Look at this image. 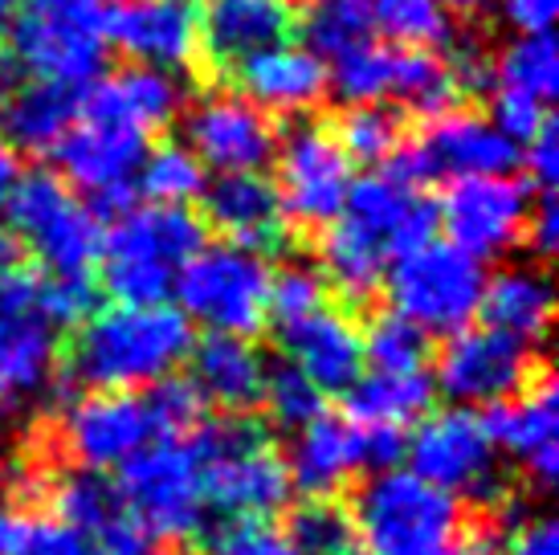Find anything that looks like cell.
Wrapping results in <instances>:
<instances>
[{
	"label": "cell",
	"instance_id": "obj_36",
	"mask_svg": "<svg viewBox=\"0 0 559 555\" xmlns=\"http://www.w3.org/2000/svg\"><path fill=\"white\" fill-rule=\"evenodd\" d=\"M495 82L507 91H523L539 103H551L559 91V54L551 33H519L502 46Z\"/></svg>",
	"mask_w": 559,
	"mask_h": 555
},
{
	"label": "cell",
	"instance_id": "obj_47",
	"mask_svg": "<svg viewBox=\"0 0 559 555\" xmlns=\"http://www.w3.org/2000/svg\"><path fill=\"white\" fill-rule=\"evenodd\" d=\"M539 258H551L559 246V204H556V188H535L531 197V216H527V233H523Z\"/></svg>",
	"mask_w": 559,
	"mask_h": 555
},
{
	"label": "cell",
	"instance_id": "obj_41",
	"mask_svg": "<svg viewBox=\"0 0 559 555\" xmlns=\"http://www.w3.org/2000/svg\"><path fill=\"white\" fill-rule=\"evenodd\" d=\"M425 355H429V335L404 323L401 315L376 319L372 331L364 335V364L380 371H420Z\"/></svg>",
	"mask_w": 559,
	"mask_h": 555
},
{
	"label": "cell",
	"instance_id": "obj_43",
	"mask_svg": "<svg viewBox=\"0 0 559 555\" xmlns=\"http://www.w3.org/2000/svg\"><path fill=\"white\" fill-rule=\"evenodd\" d=\"M547 119H551V115H547V103L531 98V94L507 91V86H495V94H490V123L511 139V143L535 139V131H539Z\"/></svg>",
	"mask_w": 559,
	"mask_h": 555
},
{
	"label": "cell",
	"instance_id": "obj_48",
	"mask_svg": "<svg viewBox=\"0 0 559 555\" xmlns=\"http://www.w3.org/2000/svg\"><path fill=\"white\" fill-rule=\"evenodd\" d=\"M404 458V429H384V425H359V470H396Z\"/></svg>",
	"mask_w": 559,
	"mask_h": 555
},
{
	"label": "cell",
	"instance_id": "obj_21",
	"mask_svg": "<svg viewBox=\"0 0 559 555\" xmlns=\"http://www.w3.org/2000/svg\"><path fill=\"white\" fill-rule=\"evenodd\" d=\"M278 340L286 359L319 392H347L364 376V331L331 303L278 323Z\"/></svg>",
	"mask_w": 559,
	"mask_h": 555
},
{
	"label": "cell",
	"instance_id": "obj_34",
	"mask_svg": "<svg viewBox=\"0 0 559 555\" xmlns=\"http://www.w3.org/2000/svg\"><path fill=\"white\" fill-rule=\"evenodd\" d=\"M372 29L401 49H450L457 42L453 13L437 0H372Z\"/></svg>",
	"mask_w": 559,
	"mask_h": 555
},
{
	"label": "cell",
	"instance_id": "obj_28",
	"mask_svg": "<svg viewBox=\"0 0 559 555\" xmlns=\"http://www.w3.org/2000/svg\"><path fill=\"white\" fill-rule=\"evenodd\" d=\"M237 86L253 107L265 115H295V110H311L326 94V66L319 62L314 49L302 46H278L253 54L234 70Z\"/></svg>",
	"mask_w": 559,
	"mask_h": 555
},
{
	"label": "cell",
	"instance_id": "obj_14",
	"mask_svg": "<svg viewBox=\"0 0 559 555\" xmlns=\"http://www.w3.org/2000/svg\"><path fill=\"white\" fill-rule=\"evenodd\" d=\"M404 458L417 479L453 498H495L498 491V446L486 421L466 404L420 416L404 441Z\"/></svg>",
	"mask_w": 559,
	"mask_h": 555
},
{
	"label": "cell",
	"instance_id": "obj_19",
	"mask_svg": "<svg viewBox=\"0 0 559 555\" xmlns=\"http://www.w3.org/2000/svg\"><path fill=\"white\" fill-rule=\"evenodd\" d=\"M107 42L119 46L135 66L188 70L197 62V9L188 0H123L107 9Z\"/></svg>",
	"mask_w": 559,
	"mask_h": 555
},
{
	"label": "cell",
	"instance_id": "obj_7",
	"mask_svg": "<svg viewBox=\"0 0 559 555\" xmlns=\"http://www.w3.org/2000/svg\"><path fill=\"white\" fill-rule=\"evenodd\" d=\"M204 503L229 519H270L290 498V474L274 441L249 416H225L192 433Z\"/></svg>",
	"mask_w": 559,
	"mask_h": 555
},
{
	"label": "cell",
	"instance_id": "obj_29",
	"mask_svg": "<svg viewBox=\"0 0 559 555\" xmlns=\"http://www.w3.org/2000/svg\"><path fill=\"white\" fill-rule=\"evenodd\" d=\"M359 470V425L343 416H311L295 429V446L286 458L290 486L311 498H331Z\"/></svg>",
	"mask_w": 559,
	"mask_h": 555
},
{
	"label": "cell",
	"instance_id": "obj_9",
	"mask_svg": "<svg viewBox=\"0 0 559 555\" xmlns=\"http://www.w3.org/2000/svg\"><path fill=\"white\" fill-rule=\"evenodd\" d=\"M270 278L262 253L225 241L197 249L171 294H180L188 323H201L209 335L249 340L270 319Z\"/></svg>",
	"mask_w": 559,
	"mask_h": 555
},
{
	"label": "cell",
	"instance_id": "obj_27",
	"mask_svg": "<svg viewBox=\"0 0 559 555\" xmlns=\"http://www.w3.org/2000/svg\"><path fill=\"white\" fill-rule=\"evenodd\" d=\"M82 91L37 82V78H13L0 86V139L13 152L46 155L79 123Z\"/></svg>",
	"mask_w": 559,
	"mask_h": 555
},
{
	"label": "cell",
	"instance_id": "obj_15",
	"mask_svg": "<svg viewBox=\"0 0 559 555\" xmlns=\"http://www.w3.org/2000/svg\"><path fill=\"white\" fill-rule=\"evenodd\" d=\"M531 216V185L514 176H462L453 180L445 201L437 204V221L450 233V246L474 262L507 258Z\"/></svg>",
	"mask_w": 559,
	"mask_h": 555
},
{
	"label": "cell",
	"instance_id": "obj_11",
	"mask_svg": "<svg viewBox=\"0 0 559 555\" xmlns=\"http://www.w3.org/2000/svg\"><path fill=\"white\" fill-rule=\"evenodd\" d=\"M119 494L147 540H188L204 523L201 458L192 437H164L119 465Z\"/></svg>",
	"mask_w": 559,
	"mask_h": 555
},
{
	"label": "cell",
	"instance_id": "obj_12",
	"mask_svg": "<svg viewBox=\"0 0 559 555\" xmlns=\"http://www.w3.org/2000/svg\"><path fill=\"white\" fill-rule=\"evenodd\" d=\"M62 327L41 298V278L0 274V413H21L49 392Z\"/></svg>",
	"mask_w": 559,
	"mask_h": 555
},
{
	"label": "cell",
	"instance_id": "obj_31",
	"mask_svg": "<svg viewBox=\"0 0 559 555\" xmlns=\"http://www.w3.org/2000/svg\"><path fill=\"white\" fill-rule=\"evenodd\" d=\"M551 307H556V294L539 265H507L495 278H486L478 315L490 331L535 347L551 327Z\"/></svg>",
	"mask_w": 559,
	"mask_h": 555
},
{
	"label": "cell",
	"instance_id": "obj_46",
	"mask_svg": "<svg viewBox=\"0 0 559 555\" xmlns=\"http://www.w3.org/2000/svg\"><path fill=\"white\" fill-rule=\"evenodd\" d=\"M498 555H559V527L551 515H519L498 540Z\"/></svg>",
	"mask_w": 559,
	"mask_h": 555
},
{
	"label": "cell",
	"instance_id": "obj_45",
	"mask_svg": "<svg viewBox=\"0 0 559 555\" xmlns=\"http://www.w3.org/2000/svg\"><path fill=\"white\" fill-rule=\"evenodd\" d=\"M41 298H46L49 315L58 319V327H74L94 310V298H98V291H94L91 274H82V278L46 274V278H41Z\"/></svg>",
	"mask_w": 559,
	"mask_h": 555
},
{
	"label": "cell",
	"instance_id": "obj_20",
	"mask_svg": "<svg viewBox=\"0 0 559 555\" xmlns=\"http://www.w3.org/2000/svg\"><path fill=\"white\" fill-rule=\"evenodd\" d=\"M185 103L188 91L176 74L156 70V66H127L110 78H94L82 91L79 119L131 127L140 135H152L176 123Z\"/></svg>",
	"mask_w": 559,
	"mask_h": 555
},
{
	"label": "cell",
	"instance_id": "obj_17",
	"mask_svg": "<svg viewBox=\"0 0 559 555\" xmlns=\"http://www.w3.org/2000/svg\"><path fill=\"white\" fill-rule=\"evenodd\" d=\"M535 355L527 343L498 335L490 327H466L450 335V347L437 359V380L450 401L457 404H502L531 385Z\"/></svg>",
	"mask_w": 559,
	"mask_h": 555
},
{
	"label": "cell",
	"instance_id": "obj_4",
	"mask_svg": "<svg viewBox=\"0 0 559 555\" xmlns=\"http://www.w3.org/2000/svg\"><path fill=\"white\" fill-rule=\"evenodd\" d=\"M204 246V221L188 204H147L115 216L103 237V291L127 307L168 303L176 278Z\"/></svg>",
	"mask_w": 559,
	"mask_h": 555
},
{
	"label": "cell",
	"instance_id": "obj_25",
	"mask_svg": "<svg viewBox=\"0 0 559 555\" xmlns=\"http://www.w3.org/2000/svg\"><path fill=\"white\" fill-rule=\"evenodd\" d=\"M53 510L70 523L94 552L103 555H147V535L131 519L123 494L115 482L103 479V470H74L53 486Z\"/></svg>",
	"mask_w": 559,
	"mask_h": 555
},
{
	"label": "cell",
	"instance_id": "obj_51",
	"mask_svg": "<svg viewBox=\"0 0 559 555\" xmlns=\"http://www.w3.org/2000/svg\"><path fill=\"white\" fill-rule=\"evenodd\" d=\"M16 180H21V152H13V147L0 139V209L13 197Z\"/></svg>",
	"mask_w": 559,
	"mask_h": 555
},
{
	"label": "cell",
	"instance_id": "obj_3",
	"mask_svg": "<svg viewBox=\"0 0 559 555\" xmlns=\"http://www.w3.org/2000/svg\"><path fill=\"white\" fill-rule=\"evenodd\" d=\"M192 352V323L180 310L127 307L115 303L107 310H91L82 319L70 371L86 388H152L168 380Z\"/></svg>",
	"mask_w": 559,
	"mask_h": 555
},
{
	"label": "cell",
	"instance_id": "obj_54",
	"mask_svg": "<svg viewBox=\"0 0 559 555\" xmlns=\"http://www.w3.org/2000/svg\"><path fill=\"white\" fill-rule=\"evenodd\" d=\"M13 265H16V241L9 229H0V274L13 270Z\"/></svg>",
	"mask_w": 559,
	"mask_h": 555
},
{
	"label": "cell",
	"instance_id": "obj_30",
	"mask_svg": "<svg viewBox=\"0 0 559 555\" xmlns=\"http://www.w3.org/2000/svg\"><path fill=\"white\" fill-rule=\"evenodd\" d=\"M192 364V380L201 401L221 404L225 413H246L262 401L265 385V359L246 340L237 335H209V340L192 343L188 352Z\"/></svg>",
	"mask_w": 559,
	"mask_h": 555
},
{
	"label": "cell",
	"instance_id": "obj_52",
	"mask_svg": "<svg viewBox=\"0 0 559 555\" xmlns=\"http://www.w3.org/2000/svg\"><path fill=\"white\" fill-rule=\"evenodd\" d=\"M445 13H457V16H478L490 9V0H437Z\"/></svg>",
	"mask_w": 559,
	"mask_h": 555
},
{
	"label": "cell",
	"instance_id": "obj_8",
	"mask_svg": "<svg viewBox=\"0 0 559 555\" xmlns=\"http://www.w3.org/2000/svg\"><path fill=\"white\" fill-rule=\"evenodd\" d=\"M4 209L13 241L29 249L46 274L82 278L94 270L103 253V221L62 176L46 168L21 172Z\"/></svg>",
	"mask_w": 559,
	"mask_h": 555
},
{
	"label": "cell",
	"instance_id": "obj_42",
	"mask_svg": "<svg viewBox=\"0 0 559 555\" xmlns=\"http://www.w3.org/2000/svg\"><path fill=\"white\" fill-rule=\"evenodd\" d=\"M262 401H265V409H270V416H274L278 425H286V429H298V425H307L311 416L323 413V392H319L295 364L265 368Z\"/></svg>",
	"mask_w": 559,
	"mask_h": 555
},
{
	"label": "cell",
	"instance_id": "obj_40",
	"mask_svg": "<svg viewBox=\"0 0 559 555\" xmlns=\"http://www.w3.org/2000/svg\"><path fill=\"white\" fill-rule=\"evenodd\" d=\"M302 33L319 58H335L340 49L368 42L372 33V0H307Z\"/></svg>",
	"mask_w": 559,
	"mask_h": 555
},
{
	"label": "cell",
	"instance_id": "obj_50",
	"mask_svg": "<svg viewBox=\"0 0 559 555\" xmlns=\"http://www.w3.org/2000/svg\"><path fill=\"white\" fill-rule=\"evenodd\" d=\"M502 13L519 33H547L551 21H556V4L559 0H498Z\"/></svg>",
	"mask_w": 559,
	"mask_h": 555
},
{
	"label": "cell",
	"instance_id": "obj_33",
	"mask_svg": "<svg viewBox=\"0 0 559 555\" xmlns=\"http://www.w3.org/2000/svg\"><path fill=\"white\" fill-rule=\"evenodd\" d=\"M392 82H396V46H376V42L340 49L326 70V86L347 107L384 103L392 98Z\"/></svg>",
	"mask_w": 559,
	"mask_h": 555
},
{
	"label": "cell",
	"instance_id": "obj_6",
	"mask_svg": "<svg viewBox=\"0 0 559 555\" xmlns=\"http://www.w3.org/2000/svg\"><path fill=\"white\" fill-rule=\"evenodd\" d=\"M107 46L98 0H25L9 29V66L21 78L86 91L107 70Z\"/></svg>",
	"mask_w": 559,
	"mask_h": 555
},
{
	"label": "cell",
	"instance_id": "obj_18",
	"mask_svg": "<svg viewBox=\"0 0 559 555\" xmlns=\"http://www.w3.org/2000/svg\"><path fill=\"white\" fill-rule=\"evenodd\" d=\"M295 29L298 13L290 0H209L204 13H197V58L213 74H234L253 54L290 46Z\"/></svg>",
	"mask_w": 559,
	"mask_h": 555
},
{
	"label": "cell",
	"instance_id": "obj_39",
	"mask_svg": "<svg viewBox=\"0 0 559 555\" xmlns=\"http://www.w3.org/2000/svg\"><path fill=\"white\" fill-rule=\"evenodd\" d=\"M295 555H356L359 535L352 515L326 498H311L290 515V527L282 531Z\"/></svg>",
	"mask_w": 559,
	"mask_h": 555
},
{
	"label": "cell",
	"instance_id": "obj_49",
	"mask_svg": "<svg viewBox=\"0 0 559 555\" xmlns=\"http://www.w3.org/2000/svg\"><path fill=\"white\" fill-rule=\"evenodd\" d=\"M527 185L535 188H556V176H559V143H556V123L547 119L535 139H527Z\"/></svg>",
	"mask_w": 559,
	"mask_h": 555
},
{
	"label": "cell",
	"instance_id": "obj_35",
	"mask_svg": "<svg viewBox=\"0 0 559 555\" xmlns=\"http://www.w3.org/2000/svg\"><path fill=\"white\" fill-rule=\"evenodd\" d=\"M0 555H94V547L58 515H37L0 498Z\"/></svg>",
	"mask_w": 559,
	"mask_h": 555
},
{
	"label": "cell",
	"instance_id": "obj_10",
	"mask_svg": "<svg viewBox=\"0 0 559 555\" xmlns=\"http://www.w3.org/2000/svg\"><path fill=\"white\" fill-rule=\"evenodd\" d=\"M392 315L413 323L425 335H457L478 315L481 303V262L450 241H425L401 253L384 270Z\"/></svg>",
	"mask_w": 559,
	"mask_h": 555
},
{
	"label": "cell",
	"instance_id": "obj_22",
	"mask_svg": "<svg viewBox=\"0 0 559 555\" xmlns=\"http://www.w3.org/2000/svg\"><path fill=\"white\" fill-rule=\"evenodd\" d=\"M204 229L225 233L229 246L270 253L286 246V213H282L278 188L262 172H221L201 192Z\"/></svg>",
	"mask_w": 559,
	"mask_h": 555
},
{
	"label": "cell",
	"instance_id": "obj_55",
	"mask_svg": "<svg viewBox=\"0 0 559 555\" xmlns=\"http://www.w3.org/2000/svg\"><path fill=\"white\" fill-rule=\"evenodd\" d=\"M453 555H486V547H481V543H469V540H466Z\"/></svg>",
	"mask_w": 559,
	"mask_h": 555
},
{
	"label": "cell",
	"instance_id": "obj_23",
	"mask_svg": "<svg viewBox=\"0 0 559 555\" xmlns=\"http://www.w3.org/2000/svg\"><path fill=\"white\" fill-rule=\"evenodd\" d=\"M53 155L62 164L66 180L82 188L86 201H94V197H107V192L135 188V176L147 160V135L131 131V127L79 119L66 131L62 143L53 147Z\"/></svg>",
	"mask_w": 559,
	"mask_h": 555
},
{
	"label": "cell",
	"instance_id": "obj_32",
	"mask_svg": "<svg viewBox=\"0 0 559 555\" xmlns=\"http://www.w3.org/2000/svg\"><path fill=\"white\" fill-rule=\"evenodd\" d=\"M433 401V376L420 371H380L372 368L347 388L352 421L356 425H384V429H404L425 416Z\"/></svg>",
	"mask_w": 559,
	"mask_h": 555
},
{
	"label": "cell",
	"instance_id": "obj_1",
	"mask_svg": "<svg viewBox=\"0 0 559 555\" xmlns=\"http://www.w3.org/2000/svg\"><path fill=\"white\" fill-rule=\"evenodd\" d=\"M433 229L437 204L433 197H425V188H408L384 172L352 180L343 213L326 225L319 241L323 282H331L343 298L364 303L401 253L433 241Z\"/></svg>",
	"mask_w": 559,
	"mask_h": 555
},
{
	"label": "cell",
	"instance_id": "obj_16",
	"mask_svg": "<svg viewBox=\"0 0 559 555\" xmlns=\"http://www.w3.org/2000/svg\"><path fill=\"white\" fill-rule=\"evenodd\" d=\"M185 147L213 172H262L278 152V127L246 94L217 91L180 110Z\"/></svg>",
	"mask_w": 559,
	"mask_h": 555
},
{
	"label": "cell",
	"instance_id": "obj_13",
	"mask_svg": "<svg viewBox=\"0 0 559 555\" xmlns=\"http://www.w3.org/2000/svg\"><path fill=\"white\" fill-rule=\"evenodd\" d=\"M278 201L286 225L323 233L343 213L352 188V160L335 139V127L302 119L278 135Z\"/></svg>",
	"mask_w": 559,
	"mask_h": 555
},
{
	"label": "cell",
	"instance_id": "obj_44",
	"mask_svg": "<svg viewBox=\"0 0 559 555\" xmlns=\"http://www.w3.org/2000/svg\"><path fill=\"white\" fill-rule=\"evenodd\" d=\"M213 555H295L290 543L265 519H229L213 540Z\"/></svg>",
	"mask_w": 559,
	"mask_h": 555
},
{
	"label": "cell",
	"instance_id": "obj_26",
	"mask_svg": "<svg viewBox=\"0 0 559 555\" xmlns=\"http://www.w3.org/2000/svg\"><path fill=\"white\" fill-rule=\"evenodd\" d=\"M481 421L495 437V446L507 449L535 486H551L559 479V413L551 380L535 388L527 385L511 404H490V413Z\"/></svg>",
	"mask_w": 559,
	"mask_h": 555
},
{
	"label": "cell",
	"instance_id": "obj_24",
	"mask_svg": "<svg viewBox=\"0 0 559 555\" xmlns=\"http://www.w3.org/2000/svg\"><path fill=\"white\" fill-rule=\"evenodd\" d=\"M425 164L433 172V180L450 176H511L523 164L519 143L502 135L490 119H481L474 110H450L425 123L417 139Z\"/></svg>",
	"mask_w": 559,
	"mask_h": 555
},
{
	"label": "cell",
	"instance_id": "obj_2",
	"mask_svg": "<svg viewBox=\"0 0 559 555\" xmlns=\"http://www.w3.org/2000/svg\"><path fill=\"white\" fill-rule=\"evenodd\" d=\"M201 421V397L188 380H159L152 388L86 392L66 409L62 446L82 470H110L164 437H185Z\"/></svg>",
	"mask_w": 559,
	"mask_h": 555
},
{
	"label": "cell",
	"instance_id": "obj_38",
	"mask_svg": "<svg viewBox=\"0 0 559 555\" xmlns=\"http://www.w3.org/2000/svg\"><path fill=\"white\" fill-rule=\"evenodd\" d=\"M204 185H209L204 164L185 143H159L156 152H147L135 176V188L143 197H152V204H188L201 197Z\"/></svg>",
	"mask_w": 559,
	"mask_h": 555
},
{
	"label": "cell",
	"instance_id": "obj_37",
	"mask_svg": "<svg viewBox=\"0 0 559 555\" xmlns=\"http://www.w3.org/2000/svg\"><path fill=\"white\" fill-rule=\"evenodd\" d=\"M408 119H404L401 107H389V103H364V107H347L343 110L340 127H335V139L343 143L347 160H359V164H384L404 139H408Z\"/></svg>",
	"mask_w": 559,
	"mask_h": 555
},
{
	"label": "cell",
	"instance_id": "obj_53",
	"mask_svg": "<svg viewBox=\"0 0 559 555\" xmlns=\"http://www.w3.org/2000/svg\"><path fill=\"white\" fill-rule=\"evenodd\" d=\"M21 4H25V0H0V42H4V37H9V29H13Z\"/></svg>",
	"mask_w": 559,
	"mask_h": 555
},
{
	"label": "cell",
	"instance_id": "obj_5",
	"mask_svg": "<svg viewBox=\"0 0 559 555\" xmlns=\"http://www.w3.org/2000/svg\"><path fill=\"white\" fill-rule=\"evenodd\" d=\"M356 535L368 555H453L462 535V507L413 470H380L356 494Z\"/></svg>",
	"mask_w": 559,
	"mask_h": 555
}]
</instances>
